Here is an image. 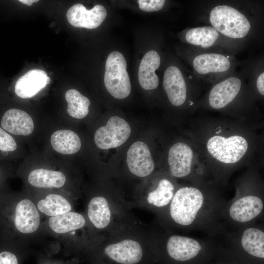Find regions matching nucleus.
<instances>
[{
  "mask_svg": "<svg viewBox=\"0 0 264 264\" xmlns=\"http://www.w3.org/2000/svg\"><path fill=\"white\" fill-rule=\"evenodd\" d=\"M225 203L195 186H184L175 193L169 212L173 220L187 230L208 232L220 228Z\"/></svg>",
  "mask_w": 264,
  "mask_h": 264,
  "instance_id": "1",
  "label": "nucleus"
},
{
  "mask_svg": "<svg viewBox=\"0 0 264 264\" xmlns=\"http://www.w3.org/2000/svg\"><path fill=\"white\" fill-rule=\"evenodd\" d=\"M41 222L40 213L30 199L14 200L0 196V235L14 240L21 235H32Z\"/></svg>",
  "mask_w": 264,
  "mask_h": 264,
  "instance_id": "2",
  "label": "nucleus"
},
{
  "mask_svg": "<svg viewBox=\"0 0 264 264\" xmlns=\"http://www.w3.org/2000/svg\"><path fill=\"white\" fill-rule=\"evenodd\" d=\"M264 201L262 195L248 193L237 196L225 204L221 217L241 228L250 225L264 212Z\"/></svg>",
  "mask_w": 264,
  "mask_h": 264,
  "instance_id": "3",
  "label": "nucleus"
},
{
  "mask_svg": "<svg viewBox=\"0 0 264 264\" xmlns=\"http://www.w3.org/2000/svg\"><path fill=\"white\" fill-rule=\"evenodd\" d=\"M209 20L212 27L219 33L230 38H243L251 28L247 17L229 5H220L214 7L210 12Z\"/></svg>",
  "mask_w": 264,
  "mask_h": 264,
  "instance_id": "4",
  "label": "nucleus"
},
{
  "mask_svg": "<svg viewBox=\"0 0 264 264\" xmlns=\"http://www.w3.org/2000/svg\"><path fill=\"white\" fill-rule=\"evenodd\" d=\"M127 66L126 60L121 52L114 51L108 55L106 62L104 81L108 91L116 99H124L131 91V81Z\"/></svg>",
  "mask_w": 264,
  "mask_h": 264,
  "instance_id": "5",
  "label": "nucleus"
},
{
  "mask_svg": "<svg viewBox=\"0 0 264 264\" xmlns=\"http://www.w3.org/2000/svg\"><path fill=\"white\" fill-rule=\"evenodd\" d=\"M206 148L210 155L223 164H231L239 162L248 149L247 140L240 135L228 137L216 135L209 138Z\"/></svg>",
  "mask_w": 264,
  "mask_h": 264,
  "instance_id": "6",
  "label": "nucleus"
},
{
  "mask_svg": "<svg viewBox=\"0 0 264 264\" xmlns=\"http://www.w3.org/2000/svg\"><path fill=\"white\" fill-rule=\"evenodd\" d=\"M131 133V127L125 120L113 116L108 120L105 126L97 129L94 134V142L97 147L101 149L116 148L128 139Z\"/></svg>",
  "mask_w": 264,
  "mask_h": 264,
  "instance_id": "7",
  "label": "nucleus"
},
{
  "mask_svg": "<svg viewBox=\"0 0 264 264\" xmlns=\"http://www.w3.org/2000/svg\"><path fill=\"white\" fill-rule=\"evenodd\" d=\"M107 15L105 7L101 4L88 10L80 3H77L67 10L66 18L69 23L76 27L94 29L99 27Z\"/></svg>",
  "mask_w": 264,
  "mask_h": 264,
  "instance_id": "8",
  "label": "nucleus"
},
{
  "mask_svg": "<svg viewBox=\"0 0 264 264\" xmlns=\"http://www.w3.org/2000/svg\"><path fill=\"white\" fill-rule=\"evenodd\" d=\"M203 242L185 236L174 235L166 243V249L171 258L179 262H186L196 258L203 249Z\"/></svg>",
  "mask_w": 264,
  "mask_h": 264,
  "instance_id": "9",
  "label": "nucleus"
},
{
  "mask_svg": "<svg viewBox=\"0 0 264 264\" xmlns=\"http://www.w3.org/2000/svg\"><path fill=\"white\" fill-rule=\"evenodd\" d=\"M127 163L130 171L138 177L150 175L154 168L149 148L142 141H136L130 146L127 153Z\"/></svg>",
  "mask_w": 264,
  "mask_h": 264,
  "instance_id": "10",
  "label": "nucleus"
},
{
  "mask_svg": "<svg viewBox=\"0 0 264 264\" xmlns=\"http://www.w3.org/2000/svg\"><path fill=\"white\" fill-rule=\"evenodd\" d=\"M193 151L187 144L179 142L170 148L168 161L171 174L175 177L183 178L192 173Z\"/></svg>",
  "mask_w": 264,
  "mask_h": 264,
  "instance_id": "11",
  "label": "nucleus"
},
{
  "mask_svg": "<svg viewBox=\"0 0 264 264\" xmlns=\"http://www.w3.org/2000/svg\"><path fill=\"white\" fill-rule=\"evenodd\" d=\"M163 84L170 103L175 106H180L185 102L187 97V86L180 69L171 66L165 70Z\"/></svg>",
  "mask_w": 264,
  "mask_h": 264,
  "instance_id": "12",
  "label": "nucleus"
},
{
  "mask_svg": "<svg viewBox=\"0 0 264 264\" xmlns=\"http://www.w3.org/2000/svg\"><path fill=\"white\" fill-rule=\"evenodd\" d=\"M242 86V80L237 77H230L218 83L209 92V105L214 109L224 108L239 94Z\"/></svg>",
  "mask_w": 264,
  "mask_h": 264,
  "instance_id": "13",
  "label": "nucleus"
},
{
  "mask_svg": "<svg viewBox=\"0 0 264 264\" xmlns=\"http://www.w3.org/2000/svg\"><path fill=\"white\" fill-rule=\"evenodd\" d=\"M50 82V78L44 71L33 69L19 78L15 86V92L22 98H31Z\"/></svg>",
  "mask_w": 264,
  "mask_h": 264,
  "instance_id": "14",
  "label": "nucleus"
},
{
  "mask_svg": "<svg viewBox=\"0 0 264 264\" xmlns=\"http://www.w3.org/2000/svg\"><path fill=\"white\" fill-rule=\"evenodd\" d=\"M104 251L111 260L121 264H137L141 260L143 255L140 244L130 239L108 245Z\"/></svg>",
  "mask_w": 264,
  "mask_h": 264,
  "instance_id": "15",
  "label": "nucleus"
},
{
  "mask_svg": "<svg viewBox=\"0 0 264 264\" xmlns=\"http://www.w3.org/2000/svg\"><path fill=\"white\" fill-rule=\"evenodd\" d=\"M235 238V242L247 254L264 258V231L262 227L249 225L241 228Z\"/></svg>",
  "mask_w": 264,
  "mask_h": 264,
  "instance_id": "16",
  "label": "nucleus"
},
{
  "mask_svg": "<svg viewBox=\"0 0 264 264\" xmlns=\"http://www.w3.org/2000/svg\"><path fill=\"white\" fill-rule=\"evenodd\" d=\"M1 125L6 131L18 135H28L34 129L31 117L25 111L17 109L7 110L1 118Z\"/></svg>",
  "mask_w": 264,
  "mask_h": 264,
  "instance_id": "17",
  "label": "nucleus"
},
{
  "mask_svg": "<svg viewBox=\"0 0 264 264\" xmlns=\"http://www.w3.org/2000/svg\"><path fill=\"white\" fill-rule=\"evenodd\" d=\"M160 65V57L155 50H150L144 56L138 69V81L143 88L151 90L157 88L159 79L155 71Z\"/></svg>",
  "mask_w": 264,
  "mask_h": 264,
  "instance_id": "18",
  "label": "nucleus"
},
{
  "mask_svg": "<svg viewBox=\"0 0 264 264\" xmlns=\"http://www.w3.org/2000/svg\"><path fill=\"white\" fill-rule=\"evenodd\" d=\"M231 66L229 58L218 53H203L196 56L193 60V66L198 73H222L228 71Z\"/></svg>",
  "mask_w": 264,
  "mask_h": 264,
  "instance_id": "19",
  "label": "nucleus"
},
{
  "mask_svg": "<svg viewBox=\"0 0 264 264\" xmlns=\"http://www.w3.org/2000/svg\"><path fill=\"white\" fill-rule=\"evenodd\" d=\"M86 220L79 213L70 211L64 214L49 217L48 225L55 234L62 235L72 232L84 226Z\"/></svg>",
  "mask_w": 264,
  "mask_h": 264,
  "instance_id": "20",
  "label": "nucleus"
},
{
  "mask_svg": "<svg viewBox=\"0 0 264 264\" xmlns=\"http://www.w3.org/2000/svg\"><path fill=\"white\" fill-rule=\"evenodd\" d=\"M28 181L30 184L35 187L60 188L65 185L66 177L60 171L36 169L29 173Z\"/></svg>",
  "mask_w": 264,
  "mask_h": 264,
  "instance_id": "21",
  "label": "nucleus"
},
{
  "mask_svg": "<svg viewBox=\"0 0 264 264\" xmlns=\"http://www.w3.org/2000/svg\"><path fill=\"white\" fill-rule=\"evenodd\" d=\"M50 143L57 152L63 154H74L81 147V141L78 135L68 130H58L53 132Z\"/></svg>",
  "mask_w": 264,
  "mask_h": 264,
  "instance_id": "22",
  "label": "nucleus"
},
{
  "mask_svg": "<svg viewBox=\"0 0 264 264\" xmlns=\"http://www.w3.org/2000/svg\"><path fill=\"white\" fill-rule=\"evenodd\" d=\"M35 204L40 213L49 217L64 214L72 209L67 199L57 194H48Z\"/></svg>",
  "mask_w": 264,
  "mask_h": 264,
  "instance_id": "23",
  "label": "nucleus"
},
{
  "mask_svg": "<svg viewBox=\"0 0 264 264\" xmlns=\"http://www.w3.org/2000/svg\"><path fill=\"white\" fill-rule=\"evenodd\" d=\"M88 215L95 227L99 229L106 227L109 224L111 217L107 199L102 197L92 198L88 205Z\"/></svg>",
  "mask_w": 264,
  "mask_h": 264,
  "instance_id": "24",
  "label": "nucleus"
},
{
  "mask_svg": "<svg viewBox=\"0 0 264 264\" xmlns=\"http://www.w3.org/2000/svg\"><path fill=\"white\" fill-rule=\"evenodd\" d=\"M219 33L212 26L192 28L186 33V42L192 45L207 48L214 45L219 37Z\"/></svg>",
  "mask_w": 264,
  "mask_h": 264,
  "instance_id": "25",
  "label": "nucleus"
},
{
  "mask_svg": "<svg viewBox=\"0 0 264 264\" xmlns=\"http://www.w3.org/2000/svg\"><path fill=\"white\" fill-rule=\"evenodd\" d=\"M65 99L68 104L67 112L71 117L82 119L88 114L90 101L79 91L74 88L68 90Z\"/></svg>",
  "mask_w": 264,
  "mask_h": 264,
  "instance_id": "26",
  "label": "nucleus"
},
{
  "mask_svg": "<svg viewBox=\"0 0 264 264\" xmlns=\"http://www.w3.org/2000/svg\"><path fill=\"white\" fill-rule=\"evenodd\" d=\"M175 193L173 183L163 178L159 181L156 188L149 193L147 201L155 207H164L170 204Z\"/></svg>",
  "mask_w": 264,
  "mask_h": 264,
  "instance_id": "27",
  "label": "nucleus"
},
{
  "mask_svg": "<svg viewBox=\"0 0 264 264\" xmlns=\"http://www.w3.org/2000/svg\"><path fill=\"white\" fill-rule=\"evenodd\" d=\"M14 240L0 235V264H20L21 254Z\"/></svg>",
  "mask_w": 264,
  "mask_h": 264,
  "instance_id": "28",
  "label": "nucleus"
},
{
  "mask_svg": "<svg viewBox=\"0 0 264 264\" xmlns=\"http://www.w3.org/2000/svg\"><path fill=\"white\" fill-rule=\"evenodd\" d=\"M17 144L13 137L0 128V150L12 152L17 149Z\"/></svg>",
  "mask_w": 264,
  "mask_h": 264,
  "instance_id": "29",
  "label": "nucleus"
},
{
  "mask_svg": "<svg viewBox=\"0 0 264 264\" xmlns=\"http://www.w3.org/2000/svg\"><path fill=\"white\" fill-rule=\"evenodd\" d=\"M140 9L146 12H154L161 9L165 4L164 0H138Z\"/></svg>",
  "mask_w": 264,
  "mask_h": 264,
  "instance_id": "30",
  "label": "nucleus"
},
{
  "mask_svg": "<svg viewBox=\"0 0 264 264\" xmlns=\"http://www.w3.org/2000/svg\"><path fill=\"white\" fill-rule=\"evenodd\" d=\"M264 73H261L257 78L256 81L257 88L259 92L264 95Z\"/></svg>",
  "mask_w": 264,
  "mask_h": 264,
  "instance_id": "31",
  "label": "nucleus"
},
{
  "mask_svg": "<svg viewBox=\"0 0 264 264\" xmlns=\"http://www.w3.org/2000/svg\"><path fill=\"white\" fill-rule=\"evenodd\" d=\"M19 1L21 2V3L26 4L27 5L31 6L33 3L37 2L39 0H20Z\"/></svg>",
  "mask_w": 264,
  "mask_h": 264,
  "instance_id": "32",
  "label": "nucleus"
},
{
  "mask_svg": "<svg viewBox=\"0 0 264 264\" xmlns=\"http://www.w3.org/2000/svg\"><path fill=\"white\" fill-rule=\"evenodd\" d=\"M8 154V152H2V154H4V155H6Z\"/></svg>",
  "mask_w": 264,
  "mask_h": 264,
  "instance_id": "33",
  "label": "nucleus"
},
{
  "mask_svg": "<svg viewBox=\"0 0 264 264\" xmlns=\"http://www.w3.org/2000/svg\"><path fill=\"white\" fill-rule=\"evenodd\" d=\"M57 264L53 263V264Z\"/></svg>",
  "mask_w": 264,
  "mask_h": 264,
  "instance_id": "34",
  "label": "nucleus"
}]
</instances>
